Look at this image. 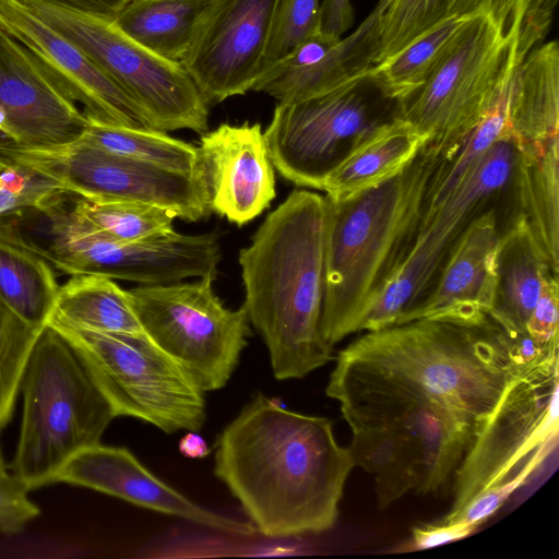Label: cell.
Returning <instances> with one entry per match:
<instances>
[{"label": "cell", "instance_id": "obj_1", "mask_svg": "<svg viewBox=\"0 0 559 559\" xmlns=\"http://www.w3.org/2000/svg\"><path fill=\"white\" fill-rule=\"evenodd\" d=\"M214 474L266 537L320 534L338 518L355 466L329 418L285 408L262 393L222 430Z\"/></svg>", "mask_w": 559, "mask_h": 559}, {"label": "cell", "instance_id": "obj_2", "mask_svg": "<svg viewBox=\"0 0 559 559\" xmlns=\"http://www.w3.org/2000/svg\"><path fill=\"white\" fill-rule=\"evenodd\" d=\"M326 200L295 189L239 251L249 322L277 380L301 379L332 359L323 337Z\"/></svg>", "mask_w": 559, "mask_h": 559}, {"label": "cell", "instance_id": "obj_3", "mask_svg": "<svg viewBox=\"0 0 559 559\" xmlns=\"http://www.w3.org/2000/svg\"><path fill=\"white\" fill-rule=\"evenodd\" d=\"M326 394L340 403L355 466L372 475L380 509L412 491H437L476 437L423 391L338 357Z\"/></svg>", "mask_w": 559, "mask_h": 559}, {"label": "cell", "instance_id": "obj_4", "mask_svg": "<svg viewBox=\"0 0 559 559\" xmlns=\"http://www.w3.org/2000/svg\"><path fill=\"white\" fill-rule=\"evenodd\" d=\"M337 357L423 391L476 436L522 377L489 317L479 323L417 319L367 331Z\"/></svg>", "mask_w": 559, "mask_h": 559}, {"label": "cell", "instance_id": "obj_5", "mask_svg": "<svg viewBox=\"0 0 559 559\" xmlns=\"http://www.w3.org/2000/svg\"><path fill=\"white\" fill-rule=\"evenodd\" d=\"M441 142L428 140L393 177L326 200L321 331L334 346L358 332L401 239L415 218Z\"/></svg>", "mask_w": 559, "mask_h": 559}, {"label": "cell", "instance_id": "obj_6", "mask_svg": "<svg viewBox=\"0 0 559 559\" xmlns=\"http://www.w3.org/2000/svg\"><path fill=\"white\" fill-rule=\"evenodd\" d=\"M557 0H492L466 19L397 117L427 140H452L491 107L507 78L549 32Z\"/></svg>", "mask_w": 559, "mask_h": 559}, {"label": "cell", "instance_id": "obj_7", "mask_svg": "<svg viewBox=\"0 0 559 559\" xmlns=\"http://www.w3.org/2000/svg\"><path fill=\"white\" fill-rule=\"evenodd\" d=\"M12 471L28 488L52 484L80 450L97 444L116 417L72 346L45 325L28 356Z\"/></svg>", "mask_w": 559, "mask_h": 559}, {"label": "cell", "instance_id": "obj_8", "mask_svg": "<svg viewBox=\"0 0 559 559\" xmlns=\"http://www.w3.org/2000/svg\"><path fill=\"white\" fill-rule=\"evenodd\" d=\"M512 131L481 155L462 183L436 205H420L405 231L358 332L394 324L432 286L469 224L503 197H513Z\"/></svg>", "mask_w": 559, "mask_h": 559}, {"label": "cell", "instance_id": "obj_9", "mask_svg": "<svg viewBox=\"0 0 559 559\" xmlns=\"http://www.w3.org/2000/svg\"><path fill=\"white\" fill-rule=\"evenodd\" d=\"M47 325L72 346L116 417H134L167 433L203 427L204 392L145 333L83 329L55 314Z\"/></svg>", "mask_w": 559, "mask_h": 559}, {"label": "cell", "instance_id": "obj_10", "mask_svg": "<svg viewBox=\"0 0 559 559\" xmlns=\"http://www.w3.org/2000/svg\"><path fill=\"white\" fill-rule=\"evenodd\" d=\"M20 1L100 67L144 110L153 129L207 131L209 106L180 62L142 46L112 20L50 0Z\"/></svg>", "mask_w": 559, "mask_h": 559}, {"label": "cell", "instance_id": "obj_11", "mask_svg": "<svg viewBox=\"0 0 559 559\" xmlns=\"http://www.w3.org/2000/svg\"><path fill=\"white\" fill-rule=\"evenodd\" d=\"M368 71L322 94L277 103L263 133L273 167L283 178L321 190L355 146L397 116V102Z\"/></svg>", "mask_w": 559, "mask_h": 559}, {"label": "cell", "instance_id": "obj_12", "mask_svg": "<svg viewBox=\"0 0 559 559\" xmlns=\"http://www.w3.org/2000/svg\"><path fill=\"white\" fill-rule=\"evenodd\" d=\"M214 280L205 276L128 290L145 334L204 393L227 384L250 335L245 307H225L215 294Z\"/></svg>", "mask_w": 559, "mask_h": 559}, {"label": "cell", "instance_id": "obj_13", "mask_svg": "<svg viewBox=\"0 0 559 559\" xmlns=\"http://www.w3.org/2000/svg\"><path fill=\"white\" fill-rule=\"evenodd\" d=\"M0 158L50 179L61 191L78 198L156 205L186 222H198L212 212L202 170H171L81 140L51 147H24L1 141Z\"/></svg>", "mask_w": 559, "mask_h": 559}, {"label": "cell", "instance_id": "obj_14", "mask_svg": "<svg viewBox=\"0 0 559 559\" xmlns=\"http://www.w3.org/2000/svg\"><path fill=\"white\" fill-rule=\"evenodd\" d=\"M559 362L520 377L476 436L453 475L454 520L480 492L511 479L539 450L558 442Z\"/></svg>", "mask_w": 559, "mask_h": 559}, {"label": "cell", "instance_id": "obj_15", "mask_svg": "<svg viewBox=\"0 0 559 559\" xmlns=\"http://www.w3.org/2000/svg\"><path fill=\"white\" fill-rule=\"evenodd\" d=\"M277 0H210L181 64L207 106L251 91Z\"/></svg>", "mask_w": 559, "mask_h": 559}, {"label": "cell", "instance_id": "obj_16", "mask_svg": "<svg viewBox=\"0 0 559 559\" xmlns=\"http://www.w3.org/2000/svg\"><path fill=\"white\" fill-rule=\"evenodd\" d=\"M0 26L83 107L88 120L153 129L144 110L100 67L20 0H0Z\"/></svg>", "mask_w": 559, "mask_h": 559}, {"label": "cell", "instance_id": "obj_17", "mask_svg": "<svg viewBox=\"0 0 559 559\" xmlns=\"http://www.w3.org/2000/svg\"><path fill=\"white\" fill-rule=\"evenodd\" d=\"M88 120L39 61L0 26V133L24 147L80 140Z\"/></svg>", "mask_w": 559, "mask_h": 559}, {"label": "cell", "instance_id": "obj_18", "mask_svg": "<svg viewBox=\"0 0 559 559\" xmlns=\"http://www.w3.org/2000/svg\"><path fill=\"white\" fill-rule=\"evenodd\" d=\"M52 483L90 488L230 535L251 537L258 533L251 523L197 504L156 477L123 447L99 442L80 450L58 469Z\"/></svg>", "mask_w": 559, "mask_h": 559}, {"label": "cell", "instance_id": "obj_19", "mask_svg": "<svg viewBox=\"0 0 559 559\" xmlns=\"http://www.w3.org/2000/svg\"><path fill=\"white\" fill-rule=\"evenodd\" d=\"M198 150L212 212L241 226L269 207L275 175L260 123H222L201 134Z\"/></svg>", "mask_w": 559, "mask_h": 559}, {"label": "cell", "instance_id": "obj_20", "mask_svg": "<svg viewBox=\"0 0 559 559\" xmlns=\"http://www.w3.org/2000/svg\"><path fill=\"white\" fill-rule=\"evenodd\" d=\"M500 235L497 207H490L469 224L432 286L394 324L417 319L487 320L495 296Z\"/></svg>", "mask_w": 559, "mask_h": 559}, {"label": "cell", "instance_id": "obj_21", "mask_svg": "<svg viewBox=\"0 0 559 559\" xmlns=\"http://www.w3.org/2000/svg\"><path fill=\"white\" fill-rule=\"evenodd\" d=\"M376 11L348 36L319 31L299 43L260 75L251 91L265 93L278 103L309 98L366 73L372 64Z\"/></svg>", "mask_w": 559, "mask_h": 559}, {"label": "cell", "instance_id": "obj_22", "mask_svg": "<svg viewBox=\"0 0 559 559\" xmlns=\"http://www.w3.org/2000/svg\"><path fill=\"white\" fill-rule=\"evenodd\" d=\"M496 288L488 317L506 332H526L545 278L558 275L522 214L501 230Z\"/></svg>", "mask_w": 559, "mask_h": 559}, {"label": "cell", "instance_id": "obj_23", "mask_svg": "<svg viewBox=\"0 0 559 559\" xmlns=\"http://www.w3.org/2000/svg\"><path fill=\"white\" fill-rule=\"evenodd\" d=\"M426 141L415 127L396 116L355 146L326 176L321 190L337 200L378 185L399 174Z\"/></svg>", "mask_w": 559, "mask_h": 559}, {"label": "cell", "instance_id": "obj_24", "mask_svg": "<svg viewBox=\"0 0 559 559\" xmlns=\"http://www.w3.org/2000/svg\"><path fill=\"white\" fill-rule=\"evenodd\" d=\"M514 140H558L559 47L556 40L535 46L519 66L508 109Z\"/></svg>", "mask_w": 559, "mask_h": 559}, {"label": "cell", "instance_id": "obj_25", "mask_svg": "<svg viewBox=\"0 0 559 559\" xmlns=\"http://www.w3.org/2000/svg\"><path fill=\"white\" fill-rule=\"evenodd\" d=\"M52 314L79 328L121 334L145 333L128 290L112 278L79 274L59 287Z\"/></svg>", "mask_w": 559, "mask_h": 559}, {"label": "cell", "instance_id": "obj_26", "mask_svg": "<svg viewBox=\"0 0 559 559\" xmlns=\"http://www.w3.org/2000/svg\"><path fill=\"white\" fill-rule=\"evenodd\" d=\"M60 285L53 267L34 251L0 235V301L28 325L43 329Z\"/></svg>", "mask_w": 559, "mask_h": 559}, {"label": "cell", "instance_id": "obj_27", "mask_svg": "<svg viewBox=\"0 0 559 559\" xmlns=\"http://www.w3.org/2000/svg\"><path fill=\"white\" fill-rule=\"evenodd\" d=\"M210 0H130L115 23L153 52L181 62Z\"/></svg>", "mask_w": 559, "mask_h": 559}, {"label": "cell", "instance_id": "obj_28", "mask_svg": "<svg viewBox=\"0 0 559 559\" xmlns=\"http://www.w3.org/2000/svg\"><path fill=\"white\" fill-rule=\"evenodd\" d=\"M492 0H380L373 23L372 64L397 53L441 23L469 17Z\"/></svg>", "mask_w": 559, "mask_h": 559}, {"label": "cell", "instance_id": "obj_29", "mask_svg": "<svg viewBox=\"0 0 559 559\" xmlns=\"http://www.w3.org/2000/svg\"><path fill=\"white\" fill-rule=\"evenodd\" d=\"M80 140L117 155L176 171L195 174L202 170L198 146L155 129L88 120Z\"/></svg>", "mask_w": 559, "mask_h": 559}, {"label": "cell", "instance_id": "obj_30", "mask_svg": "<svg viewBox=\"0 0 559 559\" xmlns=\"http://www.w3.org/2000/svg\"><path fill=\"white\" fill-rule=\"evenodd\" d=\"M466 19L441 23L391 58L371 67L368 73L388 97L396 102L404 99L426 83L450 39Z\"/></svg>", "mask_w": 559, "mask_h": 559}, {"label": "cell", "instance_id": "obj_31", "mask_svg": "<svg viewBox=\"0 0 559 559\" xmlns=\"http://www.w3.org/2000/svg\"><path fill=\"white\" fill-rule=\"evenodd\" d=\"M72 214L92 229L118 241H136L174 231L171 211L128 201L70 200Z\"/></svg>", "mask_w": 559, "mask_h": 559}, {"label": "cell", "instance_id": "obj_32", "mask_svg": "<svg viewBox=\"0 0 559 559\" xmlns=\"http://www.w3.org/2000/svg\"><path fill=\"white\" fill-rule=\"evenodd\" d=\"M43 329L16 317L0 301V428L11 419L28 356Z\"/></svg>", "mask_w": 559, "mask_h": 559}, {"label": "cell", "instance_id": "obj_33", "mask_svg": "<svg viewBox=\"0 0 559 559\" xmlns=\"http://www.w3.org/2000/svg\"><path fill=\"white\" fill-rule=\"evenodd\" d=\"M319 31L320 0H277L260 75Z\"/></svg>", "mask_w": 559, "mask_h": 559}, {"label": "cell", "instance_id": "obj_34", "mask_svg": "<svg viewBox=\"0 0 559 559\" xmlns=\"http://www.w3.org/2000/svg\"><path fill=\"white\" fill-rule=\"evenodd\" d=\"M10 169L8 181L0 187V217L41 207L64 193L37 173L16 165H10Z\"/></svg>", "mask_w": 559, "mask_h": 559}, {"label": "cell", "instance_id": "obj_35", "mask_svg": "<svg viewBox=\"0 0 559 559\" xmlns=\"http://www.w3.org/2000/svg\"><path fill=\"white\" fill-rule=\"evenodd\" d=\"M556 449L549 445L539 450L511 479L491 486L476 496L465 509L452 521L463 520L480 525L486 519L492 515L506 500L545 462L547 456ZM451 522V521H449Z\"/></svg>", "mask_w": 559, "mask_h": 559}, {"label": "cell", "instance_id": "obj_36", "mask_svg": "<svg viewBox=\"0 0 559 559\" xmlns=\"http://www.w3.org/2000/svg\"><path fill=\"white\" fill-rule=\"evenodd\" d=\"M558 275L549 274L543 284L539 298L526 323V333L548 357H559L558 318H559Z\"/></svg>", "mask_w": 559, "mask_h": 559}, {"label": "cell", "instance_id": "obj_37", "mask_svg": "<svg viewBox=\"0 0 559 559\" xmlns=\"http://www.w3.org/2000/svg\"><path fill=\"white\" fill-rule=\"evenodd\" d=\"M29 488L14 474L0 478V533L16 534L38 516V507L28 498Z\"/></svg>", "mask_w": 559, "mask_h": 559}, {"label": "cell", "instance_id": "obj_38", "mask_svg": "<svg viewBox=\"0 0 559 559\" xmlns=\"http://www.w3.org/2000/svg\"><path fill=\"white\" fill-rule=\"evenodd\" d=\"M476 526L463 520L441 521L413 527V548L424 550L442 544L462 539L474 532Z\"/></svg>", "mask_w": 559, "mask_h": 559}, {"label": "cell", "instance_id": "obj_39", "mask_svg": "<svg viewBox=\"0 0 559 559\" xmlns=\"http://www.w3.org/2000/svg\"><path fill=\"white\" fill-rule=\"evenodd\" d=\"M354 24V9L349 0H322L320 3L321 32L342 37Z\"/></svg>", "mask_w": 559, "mask_h": 559}, {"label": "cell", "instance_id": "obj_40", "mask_svg": "<svg viewBox=\"0 0 559 559\" xmlns=\"http://www.w3.org/2000/svg\"><path fill=\"white\" fill-rule=\"evenodd\" d=\"M80 11L115 21L130 0H50Z\"/></svg>", "mask_w": 559, "mask_h": 559}, {"label": "cell", "instance_id": "obj_41", "mask_svg": "<svg viewBox=\"0 0 559 559\" xmlns=\"http://www.w3.org/2000/svg\"><path fill=\"white\" fill-rule=\"evenodd\" d=\"M179 452L189 459H203L211 453L206 441L198 431H188L179 441Z\"/></svg>", "mask_w": 559, "mask_h": 559}, {"label": "cell", "instance_id": "obj_42", "mask_svg": "<svg viewBox=\"0 0 559 559\" xmlns=\"http://www.w3.org/2000/svg\"><path fill=\"white\" fill-rule=\"evenodd\" d=\"M2 429L0 428V431ZM9 473L7 472V467H5V464H4V460H3V456H2V452H1V448H0V478L7 476Z\"/></svg>", "mask_w": 559, "mask_h": 559}, {"label": "cell", "instance_id": "obj_43", "mask_svg": "<svg viewBox=\"0 0 559 559\" xmlns=\"http://www.w3.org/2000/svg\"><path fill=\"white\" fill-rule=\"evenodd\" d=\"M10 173H11L10 165L5 170L0 173V187L3 186L8 181L9 177H10Z\"/></svg>", "mask_w": 559, "mask_h": 559}, {"label": "cell", "instance_id": "obj_44", "mask_svg": "<svg viewBox=\"0 0 559 559\" xmlns=\"http://www.w3.org/2000/svg\"><path fill=\"white\" fill-rule=\"evenodd\" d=\"M9 167V165L0 158V173L5 170Z\"/></svg>", "mask_w": 559, "mask_h": 559}]
</instances>
